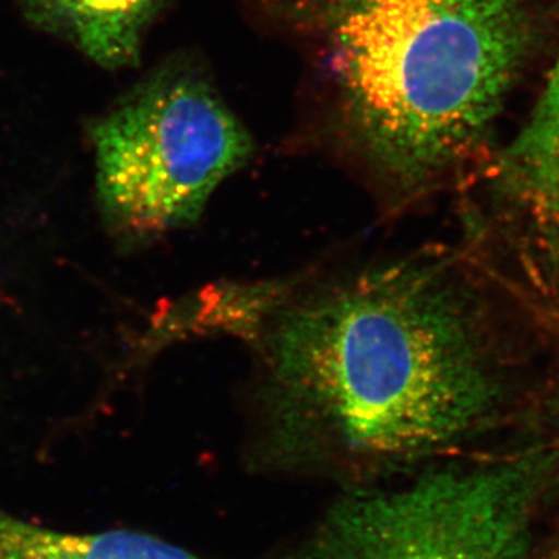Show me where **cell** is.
<instances>
[{
  "mask_svg": "<svg viewBox=\"0 0 559 559\" xmlns=\"http://www.w3.org/2000/svg\"><path fill=\"white\" fill-rule=\"evenodd\" d=\"M463 261L429 245L210 285V336L252 358L260 450L360 479L432 466L488 426L503 384Z\"/></svg>",
  "mask_w": 559,
  "mask_h": 559,
  "instance_id": "obj_1",
  "label": "cell"
},
{
  "mask_svg": "<svg viewBox=\"0 0 559 559\" xmlns=\"http://www.w3.org/2000/svg\"><path fill=\"white\" fill-rule=\"evenodd\" d=\"M299 50L308 138L385 218L450 189L487 142L533 43L532 0H257Z\"/></svg>",
  "mask_w": 559,
  "mask_h": 559,
  "instance_id": "obj_2",
  "label": "cell"
},
{
  "mask_svg": "<svg viewBox=\"0 0 559 559\" xmlns=\"http://www.w3.org/2000/svg\"><path fill=\"white\" fill-rule=\"evenodd\" d=\"M106 223L150 238L197 223L253 140L207 76L171 69L92 127Z\"/></svg>",
  "mask_w": 559,
  "mask_h": 559,
  "instance_id": "obj_3",
  "label": "cell"
},
{
  "mask_svg": "<svg viewBox=\"0 0 559 559\" xmlns=\"http://www.w3.org/2000/svg\"><path fill=\"white\" fill-rule=\"evenodd\" d=\"M533 489L525 460L428 466L399 487L342 498L305 559H524Z\"/></svg>",
  "mask_w": 559,
  "mask_h": 559,
  "instance_id": "obj_4",
  "label": "cell"
},
{
  "mask_svg": "<svg viewBox=\"0 0 559 559\" xmlns=\"http://www.w3.org/2000/svg\"><path fill=\"white\" fill-rule=\"evenodd\" d=\"M25 16L68 38L102 68L139 62L143 33L170 0H17Z\"/></svg>",
  "mask_w": 559,
  "mask_h": 559,
  "instance_id": "obj_5",
  "label": "cell"
},
{
  "mask_svg": "<svg viewBox=\"0 0 559 559\" xmlns=\"http://www.w3.org/2000/svg\"><path fill=\"white\" fill-rule=\"evenodd\" d=\"M0 559H201L148 533H69L40 527L0 509Z\"/></svg>",
  "mask_w": 559,
  "mask_h": 559,
  "instance_id": "obj_6",
  "label": "cell"
},
{
  "mask_svg": "<svg viewBox=\"0 0 559 559\" xmlns=\"http://www.w3.org/2000/svg\"><path fill=\"white\" fill-rule=\"evenodd\" d=\"M498 175L547 215H559V55L527 124L500 154Z\"/></svg>",
  "mask_w": 559,
  "mask_h": 559,
  "instance_id": "obj_7",
  "label": "cell"
}]
</instances>
